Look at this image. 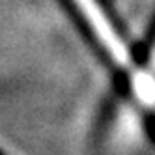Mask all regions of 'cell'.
I'll return each mask as SVG.
<instances>
[{"instance_id": "cell-1", "label": "cell", "mask_w": 155, "mask_h": 155, "mask_svg": "<svg viewBox=\"0 0 155 155\" xmlns=\"http://www.w3.org/2000/svg\"><path fill=\"white\" fill-rule=\"evenodd\" d=\"M75 4L79 6L81 13L88 21V25L94 28L97 39L101 41L103 47L110 52V56L118 64H127L129 62V52L124 45V41H121L120 36L114 32L110 21L103 13L101 6L97 4V0H75Z\"/></svg>"}, {"instance_id": "cell-3", "label": "cell", "mask_w": 155, "mask_h": 155, "mask_svg": "<svg viewBox=\"0 0 155 155\" xmlns=\"http://www.w3.org/2000/svg\"><path fill=\"white\" fill-rule=\"evenodd\" d=\"M153 64H155V56H153Z\"/></svg>"}, {"instance_id": "cell-2", "label": "cell", "mask_w": 155, "mask_h": 155, "mask_svg": "<svg viewBox=\"0 0 155 155\" xmlns=\"http://www.w3.org/2000/svg\"><path fill=\"white\" fill-rule=\"evenodd\" d=\"M135 92L144 103H153L155 101V81L146 73L137 75L135 77Z\"/></svg>"}]
</instances>
